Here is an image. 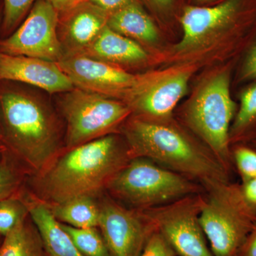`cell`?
Segmentation results:
<instances>
[{"mask_svg":"<svg viewBox=\"0 0 256 256\" xmlns=\"http://www.w3.org/2000/svg\"><path fill=\"white\" fill-rule=\"evenodd\" d=\"M132 159L126 140L116 134L66 149L35 174L34 195L48 204L95 197Z\"/></svg>","mask_w":256,"mask_h":256,"instance_id":"obj_1","label":"cell"},{"mask_svg":"<svg viewBox=\"0 0 256 256\" xmlns=\"http://www.w3.org/2000/svg\"><path fill=\"white\" fill-rule=\"evenodd\" d=\"M120 131L132 158L150 160L203 188L232 181V176L210 150L194 140L170 118L152 119L132 114Z\"/></svg>","mask_w":256,"mask_h":256,"instance_id":"obj_2","label":"cell"},{"mask_svg":"<svg viewBox=\"0 0 256 256\" xmlns=\"http://www.w3.org/2000/svg\"><path fill=\"white\" fill-rule=\"evenodd\" d=\"M0 107L5 144L35 174L41 172L62 151L56 116L43 99L15 88L0 89Z\"/></svg>","mask_w":256,"mask_h":256,"instance_id":"obj_3","label":"cell"},{"mask_svg":"<svg viewBox=\"0 0 256 256\" xmlns=\"http://www.w3.org/2000/svg\"><path fill=\"white\" fill-rule=\"evenodd\" d=\"M230 82L227 68L207 77L185 106L182 118L232 176L236 171L229 136L238 110L230 96Z\"/></svg>","mask_w":256,"mask_h":256,"instance_id":"obj_4","label":"cell"},{"mask_svg":"<svg viewBox=\"0 0 256 256\" xmlns=\"http://www.w3.org/2000/svg\"><path fill=\"white\" fill-rule=\"evenodd\" d=\"M106 191L128 208L141 210L203 193L204 190L191 178L150 160L134 158L112 178Z\"/></svg>","mask_w":256,"mask_h":256,"instance_id":"obj_5","label":"cell"},{"mask_svg":"<svg viewBox=\"0 0 256 256\" xmlns=\"http://www.w3.org/2000/svg\"><path fill=\"white\" fill-rule=\"evenodd\" d=\"M200 220L214 256H237L256 222V208L242 195L240 184L228 182L204 188Z\"/></svg>","mask_w":256,"mask_h":256,"instance_id":"obj_6","label":"cell"},{"mask_svg":"<svg viewBox=\"0 0 256 256\" xmlns=\"http://www.w3.org/2000/svg\"><path fill=\"white\" fill-rule=\"evenodd\" d=\"M60 106L66 122V149L116 134L132 114L126 102L76 87L64 92Z\"/></svg>","mask_w":256,"mask_h":256,"instance_id":"obj_7","label":"cell"},{"mask_svg":"<svg viewBox=\"0 0 256 256\" xmlns=\"http://www.w3.org/2000/svg\"><path fill=\"white\" fill-rule=\"evenodd\" d=\"M204 200L203 192L140 212L176 256H214L200 224Z\"/></svg>","mask_w":256,"mask_h":256,"instance_id":"obj_8","label":"cell"},{"mask_svg":"<svg viewBox=\"0 0 256 256\" xmlns=\"http://www.w3.org/2000/svg\"><path fill=\"white\" fill-rule=\"evenodd\" d=\"M58 22L55 8L47 0H36L18 28L0 41V52L57 63L64 55Z\"/></svg>","mask_w":256,"mask_h":256,"instance_id":"obj_9","label":"cell"},{"mask_svg":"<svg viewBox=\"0 0 256 256\" xmlns=\"http://www.w3.org/2000/svg\"><path fill=\"white\" fill-rule=\"evenodd\" d=\"M74 87L110 98L129 100L142 76L82 54L64 55L57 62Z\"/></svg>","mask_w":256,"mask_h":256,"instance_id":"obj_10","label":"cell"},{"mask_svg":"<svg viewBox=\"0 0 256 256\" xmlns=\"http://www.w3.org/2000/svg\"><path fill=\"white\" fill-rule=\"evenodd\" d=\"M98 228L109 256H139L154 229L140 210L128 208L112 197L99 203Z\"/></svg>","mask_w":256,"mask_h":256,"instance_id":"obj_11","label":"cell"},{"mask_svg":"<svg viewBox=\"0 0 256 256\" xmlns=\"http://www.w3.org/2000/svg\"><path fill=\"white\" fill-rule=\"evenodd\" d=\"M246 0H225L210 6H186L181 16L183 36L175 46L178 53L204 48L236 26L246 12Z\"/></svg>","mask_w":256,"mask_h":256,"instance_id":"obj_12","label":"cell"},{"mask_svg":"<svg viewBox=\"0 0 256 256\" xmlns=\"http://www.w3.org/2000/svg\"><path fill=\"white\" fill-rule=\"evenodd\" d=\"M192 72L181 68L171 73L142 76L126 104L132 114L148 118L168 119L186 94Z\"/></svg>","mask_w":256,"mask_h":256,"instance_id":"obj_13","label":"cell"},{"mask_svg":"<svg viewBox=\"0 0 256 256\" xmlns=\"http://www.w3.org/2000/svg\"><path fill=\"white\" fill-rule=\"evenodd\" d=\"M1 80L24 82L50 94H64L75 88L55 62L0 52Z\"/></svg>","mask_w":256,"mask_h":256,"instance_id":"obj_14","label":"cell"},{"mask_svg":"<svg viewBox=\"0 0 256 256\" xmlns=\"http://www.w3.org/2000/svg\"><path fill=\"white\" fill-rule=\"evenodd\" d=\"M108 18L86 0L60 13L57 32L64 55L78 54L86 48L107 26Z\"/></svg>","mask_w":256,"mask_h":256,"instance_id":"obj_15","label":"cell"},{"mask_svg":"<svg viewBox=\"0 0 256 256\" xmlns=\"http://www.w3.org/2000/svg\"><path fill=\"white\" fill-rule=\"evenodd\" d=\"M122 68L146 63L149 55L138 42L106 26L94 42L78 54Z\"/></svg>","mask_w":256,"mask_h":256,"instance_id":"obj_16","label":"cell"},{"mask_svg":"<svg viewBox=\"0 0 256 256\" xmlns=\"http://www.w3.org/2000/svg\"><path fill=\"white\" fill-rule=\"evenodd\" d=\"M22 198L28 206V215L41 236L47 256H84L62 228V224L55 218L46 203L34 194Z\"/></svg>","mask_w":256,"mask_h":256,"instance_id":"obj_17","label":"cell"},{"mask_svg":"<svg viewBox=\"0 0 256 256\" xmlns=\"http://www.w3.org/2000/svg\"><path fill=\"white\" fill-rule=\"evenodd\" d=\"M107 26L137 42L153 44L159 38L154 22L138 0L109 15Z\"/></svg>","mask_w":256,"mask_h":256,"instance_id":"obj_18","label":"cell"},{"mask_svg":"<svg viewBox=\"0 0 256 256\" xmlns=\"http://www.w3.org/2000/svg\"><path fill=\"white\" fill-rule=\"evenodd\" d=\"M95 197L79 196L62 203L48 204L56 218L76 228L98 227L100 206Z\"/></svg>","mask_w":256,"mask_h":256,"instance_id":"obj_19","label":"cell"},{"mask_svg":"<svg viewBox=\"0 0 256 256\" xmlns=\"http://www.w3.org/2000/svg\"><path fill=\"white\" fill-rule=\"evenodd\" d=\"M30 215L5 236L0 247V256H48L41 236Z\"/></svg>","mask_w":256,"mask_h":256,"instance_id":"obj_20","label":"cell"},{"mask_svg":"<svg viewBox=\"0 0 256 256\" xmlns=\"http://www.w3.org/2000/svg\"><path fill=\"white\" fill-rule=\"evenodd\" d=\"M256 136V84L240 95V107L230 129V146L252 140Z\"/></svg>","mask_w":256,"mask_h":256,"instance_id":"obj_21","label":"cell"},{"mask_svg":"<svg viewBox=\"0 0 256 256\" xmlns=\"http://www.w3.org/2000/svg\"><path fill=\"white\" fill-rule=\"evenodd\" d=\"M62 226L84 256H109L102 234L98 230V227L76 228L64 224Z\"/></svg>","mask_w":256,"mask_h":256,"instance_id":"obj_22","label":"cell"},{"mask_svg":"<svg viewBox=\"0 0 256 256\" xmlns=\"http://www.w3.org/2000/svg\"><path fill=\"white\" fill-rule=\"evenodd\" d=\"M22 180V172L5 151L0 158V202L18 195Z\"/></svg>","mask_w":256,"mask_h":256,"instance_id":"obj_23","label":"cell"},{"mask_svg":"<svg viewBox=\"0 0 256 256\" xmlns=\"http://www.w3.org/2000/svg\"><path fill=\"white\" fill-rule=\"evenodd\" d=\"M28 215V206L20 194L0 202V234L8 235Z\"/></svg>","mask_w":256,"mask_h":256,"instance_id":"obj_24","label":"cell"},{"mask_svg":"<svg viewBox=\"0 0 256 256\" xmlns=\"http://www.w3.org/2000/svg\"><path fill=\"white\" fill-rule=\"evenodd\" d=\"M36 0H2L3 18L1 32L8 37L13 33L28 16Z\"/></svg>","mask_w":256,"mask_h":256,"instance_id":"obj_25","label":"cell"},{"mask_svg":"<svg viewBox=\"0 0 256 256\" xmlns=\"http://www.w3.org/2000/svg\"><path fill=\"white\" fill-rule=\"evenodd\" d=\"M232 148V160L242 182L256 178V150L244 143L234 144Z\"/></svg>","mask_w":256,"mask_h":256,"instance_id":"obj_26","label":"cell"},{"mask_svg":"<svg viewBox=\"0 0 256 256\" xmlns=\"http://www.w3.org/2000/svg\"><path fill=\"white\" fill-rule=\"evenodd\" d=\"M139 256H176V254L162 235L154 230Z\"/></svg>","mask_w":256,"mask_h":256,"instance_id":"obj_27","label":"cell"},{"mask_svg":"<svg viewBox=\"0 0 256 256\" xmlns=\"http://www.w3.org/2000/svg\"><path fill=\"white\" fill-rule=\"evenodd\" d=\"M255 79H256V42L248 53L239 75L240 82H249Z\"/></svg>","mask_w":256,"mask_h":256,"instance_id":"obj_28","label":"cell"},{"mask_svg":"<svg viewBox=\"0 0 256 256\" xmlns=\"http://www.w3.org/2000/svg\"><path fill=\"white\" fill-rule=\"evenodd\" d=\"M104 10L109 15L122 9L136 0H86Z\"/></svg>","mask_w":256,"mask_h":256,"instance_id":"obj_29","label":"cell"},{"mask_svg":"<svg viewBox=\"0 0 256 256\" xmlns=\"http://www.w3.org/2000/svg\"><path fill=\"white\" fill-rule=\"evenodd\" d=\"M237 256H256V222L244 240Z\"/></svg>","mask_w":256,"mask_h":256,"instance_id":"obj_30","label":"cell"},{"mask_svg":"<svg viewBox=\"0 0 256 256\" xmlns=\"http://www.w3.org/2000/svg\"><path fill=\"white\" fill-rule=\"evenodd\" d=\"M240 188L246 200L256 208V178L240 183Z\"/></svg>","mask_w":256,"mask_h":256,"instance_id":"obj_31","label":"cell"},{"mask_svg":"<svg viewBox=\"0 0 256 256\" xmlns=\"http://www.w3.org/2000/svg\"><path fill=\"white\" fill-rule=\"evenodd\" d=\"M47 1L55 8L60 14V13L66 11L85 0H47Z\"/></svg>","mask_w":256,"mask_h":256,"instance_id":"obj_32","label":"cell"},{"mask_svg":"<svg viewBox=\"0 0 256 256\" xmlns=\"http://www.w3.org/2000/svg\"><path fill=\"white\" fill-rule=\"evenodd\" d=\"M150 2L153 4L156 5L158 8H168L172 6L174 0H146Z\"/></svg>","mask_w":256,"mask_h":256,"instance_id":"obj_33","label":"cell"},{"mask_svg":"<svg viewBox=\"0 0 256 256\" xmlns=\"http://www.w3.org/2000/svg\"><path fill=\"white\" fill-rule=\"evenodd\" d=\"M3 18V2L0 0V30H1L2 23Z\"/></svg>","mask_w":256,"mask_h":256,"instance_id":"obj_34","label":"cell"},{"mask_svg":"<svg viewBox=\"0 0 256 256\" xmlns=\"http://www.w3.org/2000/svg\"><path fill=\"white\" fill-rule=\"evenodd\" d=\"M6 150H8V148H6V146H5L4 144L0 143V156H1L3 152H4Z\"/></svg>","mask_w":256,"mask_h":256,"instance_id":"obj_35","label":"cell"},{"mask_svg":"<svg viewBox=\"0 0 256 256\" xmlns=\"http://www.w3.org/2000/svg\"><path fill=\"white\" fill-rule=\"evenodd\" d=\"M250 142H252V146H250V144H248V146H252V148L256 150V136L254 138V139H252V140H250Z\"/></svg>","mask_w":256,"mask_h":256,"instance_id":"obj_36","label":"cell"},{"mask_svg":"<svg viewBox=\"0 0 256 256\" xmlns=\"http://www.w3.org/2000/svg\"><path fill=\"white\" fill-rule=\"evenodd\" d=\"M2 139V132L1 127H0V140Z\"/></svg>","mask_w":256,"mask_h":256,"instance_id":"obj_37","label":"cell"},{"mask_svg":"<svg viewBox=\"0 0 256 256\" xmlns=\"http://www.w3.org/2000/svg\"><path fill=\"white\" fill-rule=\"evenodd\" d=\"M198 1H207V0H198Z\"/></svg>","mask_w":256,"mask_h":256,"instance_id":"obj_38","label":"cell"},{"mask_svg":"<svg viewBox=\"0 0 256 256\" xmlns=\"http://www.w3.org/2000/svg\"></svg>","mask_w":256,"mask_h":256,"instance_id":"obj_39","label":"cell"}]
</instances>
